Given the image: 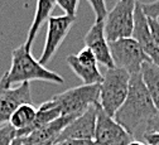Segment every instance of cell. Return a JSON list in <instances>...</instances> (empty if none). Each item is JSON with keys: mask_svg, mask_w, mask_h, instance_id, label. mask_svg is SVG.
I'll return each mask as SVG.
<instances>
[{"mask_svg": "<svg viewBox=\"0 0 159 145\" xmlns=\"http://www.w3.org/2000/svg\"><path fill=\"white\" fill-rule=\"evenodd\" d=\"M158 114L153 100L144 85L140 72L131 75L128 96L114 116V120L133 136L135 130Z\"/></svg>", "mask_w": 159, "mask_h": 145, "instance_id": "obj_1", "label": "cell"}, {"mask_svg": "<svg viewBox=\"0 0 159 145\" xmlns=\"http://www.w3.org/2000/svg\"><path fill=\"white\" fill-rule=\"evenodd\" d=\"M30 81H44L57 85L65 84L62 76L42 66L23 43L11 51L10 68L0 78V90H9L14 85H22L24 82L30 84Z\"/></svg>", "mask_w": 159, "mask_h": 145, "instance_id": "obj_2", "label": "cell"}, {"mask_svg": "<svg viewBox=\"0 0 159 145\" xmlns=\"http://www.w3.org/2000/svg\"><path fill=\"white\" fill-rule=\"evenodd\" d=\"M129 82L130 75L123 68H109L102 75V79L98 84V105L110 117H114L124 103L129 91Z\"/></svg>", "mask_w": 159, "mask_h": 145, "instance_id": "obj_3", "label": "cell"}, {"mask_svg": "<svg viewBox=\"0 0 159 145\" xmlns=\"http://www.w3.org/2000/svg\"><path fill=\"white\" fill-rule=\"evenodd\" d=\"M98 85H81L54 95L51 100L61 116H80L98 103Z\"/></svg>", "mask_w": 159, "mask_h": 145, "instance_id": "obj_4", "label": "cell"}, {"mask_svg": "<svg viewBox=\"0 0 159 145\" xmlns=\"http://www.w3.org/2000/svg\"><path fill=\"white\" fill-rule=\"evenodd\" d=\"M138 0H117L104 19V32L107 42L131 38L134 29V13Z\"/></svg>", "mask_w": 159, "mask_h": 145, "instance_id": "obj_5", "label": "cell"}, {"mask_svg": "<svg viewBox=\"0 0 159 145\" xmlns=\"http://www.w3.org/2000/svg\"><path fill=\"white\" fill-rule=\"evenodd\" d=\"M114 66L125 70L130 76L139 73L144 63L150 62L142 47L133 38H123L109 43Z\"/></svg>", "mask_w": 159, "mask_h": 145, "instance_id": "obj_6", "label": "cell"}, {"mask_svg": "<svg viewBox=\"0 0 159 145\" xmlns=\"http://www.w3.org/2000/svg\"><path fill=\"white\" fill-rule=\"evenodd\" d=\"M76 22V18L68 15H59V16H49L47 20V35L46 43L39 58V63L46 67V65L53 58L58 48L61 47L63 40L66 39L67 34L70 33L72 25Z\"/></svg>", "mask_w": 159, "mask_h": 145, "instance_id": "obj_7", "label": "cell"}, {"mask_svg": "<svg viewBox=\"0 0 159 145\" xmlns=\"http://www.w3.org/2000/svg\"><path fill=\"white\" fill-rule=\"evenodd\" d=\"M93 140L97 145H128L133 136L114 117L106 115L98 105Z\"/></svg>", "mask_w": 159, "mask_h": 145, "instance_id": "obj_8", "label": "cell"}, {"mask_svg": "<svg viewBox=\"0 0 159 145\" xmlns=\"http://www.w3.org/2000/svg\"><path fill=\"white\" fill-rule=\"evenodd\" d=\"M97 109H98V103L91 106L82 115H80L75 120H72L65 128V130L59 134L56 143H63L68 140H93Z\"/></svg>", "mask_w": 159, "mask_h": 145, "instance_id": "obj_9", "label": "cell"}, {"mask_svg": "<svg viewBox=\"0 0 159 145\" xmlns=\"http://www.w3.org/2000/svg\"><path fill=\"white\" fill-rule=\"evenodd\" d=\"M131 38L136 40L138 44L142 47V49L148 56L152 63L159 67V48L152 37L148 24V18L143 13L142 2H139V0L136 3L135 13H134V29L131 33Z\"/></svg>", "mask_w": 159, "mask_h": 145, "instance_id": "obj_10", "label": "cell"}, {"mask_svg": "<svg viewBox=\"0 0 159 145\" xmlns=\"http://www.w3.org/2000/svg\"><path fill=\"white\" fill-rule=\"evenodd\" d=\"M24 103H32L29 82L9 90H0V128L9 124L11 114Z\"/></svg>", "mask_w": 159, "mask_h": 145, "instance_id": "obj_11", "label": "cell"}, {"mask_svg": "<svg viewBox=\"0 0 159 145\" xmlns=\"http://www.w3.org/2000/svg\"><path fill=\"white\" fill-rule=\"evenodd\" d=\"M84 43L85 47L92 51L97 63L105 66L106 70L115 67L110 52V46L104 32V22H95L91 25V28L84 37Z\"/></svg>", "mask_w": 159, "mask_h": 145, "instance_id": "obj_12", "label": "cell"}, {"mask_svg": "<svg viewBox=\"0 0 159 145\" xmlns=\"http://www.w3.org/2000/svg\"><path fill=\"white\" fill-rule=\"evenodd\" d=\"M56 0H37V7H35V13L32 20V24L29 27L28 34H27V39L24 42V46L28 51L32 49L34 39L41 29V27L43 25V23L46 20H48V18L51 16V13L53 11L54 7H56Z\"/></svg>", "mask_w": 159, "mask_h": 145, "instance_id": "obj_13", "label": "cell"}, {"mask_svg": "<svg viewBox=\"0 0 159 145\" xmlns=\"http://www.w3.org/2000/svg\"><path fill=\"white\" fill-rule=\"evenodd\" d=\"M66 61L73 73L82 81V85H98L101 82L102 73L98 70V66H86L80 63L75 54H70Z\"/></svg>", "mask_w": 159, "mask_h": 145, "instance_id": "obj_14", "label": "cell"}, {"mask_svg": "<svg viewBox=\"0 0 159 145\" xmlns=\"http://www.w3.org/2000/svg\"><path fill=\"white\" fill-rule=\"evenodd\" d=\"M140 75L144 85L153 100V103L159 112V67L153 65L152 62H147L140 70Z\"/></svg>", "mask_w": 159, "mask_h": 145, "instance_id": "obj_15", "label": "cell"}, {"mask_svg": "<svg viewBox=\"0 0 159 145\" xmlns=\"http://www.w3.org/2000/svg\"><path fill=\"white\" fill-rule=\"evenodd\" d=\"M37 115V109L33 106V103H24L19 106L10 116L9 125H11L16 131L23 130L30 126Z\"/></svg>", "mask_w": 159, "mask_h": 145, "instance_id": "obj_16", "label": "cell"}, {"mask_svg": "<svg viewBox=\"0 0 159 145\" xmlns=\"http://www.w3.org/2000/svg\"><path fill=\"white\" fill-rule=\"evenodd\" d=\"M87 2L90 3L95 13V22H104V19L106 18L107 14L105 0H87Z\"/></svg>", "mask_w": 159, "mask_h": 145, "instance_id": "obj_17", "label": "cell"}, {"mask_svg": "<svg viewBox=\"0 0 159 145\" xmlns=\"http://www.w3.org/2000/svg\"><path fill=\"white\" fill-rule=\"evenodd\" d=\"M56 4L65 11V15L76 18L80 0H56Z\"/></svg>", "mask_w": 159, "mask_h": 145, "instance_id": "obj_18", "label": "cell"}, {"mask_svg": "<svg viewBox=\"0 0 159 145\" xmlns=\"http://www.w3.org/2000/svg\"><path fill=\"white\" fill-rule=\"evenodd\" d=\"M15 136L16 130L9 124L0 128V145H10Z\"/></svg>", "mask_w": 159, "mask_h": 145, "instance_id": "obj_19", "label": "cell"}, {"mask_svg": "<svg viewBox=\"0 0 159 145\" xmlns=\"http://www.w3.org/2000/svg\"><path fill=\"white\" fill-rule=\"evenodd\" d=\"M142 10L147 18L159 19V0H154L150 3H142Z\"/></svg>", "mask_w": 159, "mask_h": 145, "instance_id": "obj_20", "label": "cell"}, {"mask_svg": "<svg viewBox=\"0 0 159 145\" xmlns=\"http://www.w3.org/2000/svg\"><path fill=\"white\" fill-rule=\"evenodd\" d=\"M144 133H157L159 134V112L152 116L145 122V131Z\"/></svg>", "mask_w": 159, "mask_h": 145, "instance_id": "obj_21", "label": "cell"}, {"mask_svg": "<svg viewBox=\"0 0 159 145\" xmlns=\"http://www.w3.org/2000/svg\"><path fill=\"white\" fill-rule=\"evenodd\" d=\"M148 24H149V29H150L152 37H153V39H154L155 44H157L158 48H159V20L148 18Z\"/></svg>", "mask_w": 159, "mask_h": 145, "instance_id": "obj_22", "label": "cell"}, {"mask_svg": "<svg viewBox=\"0 0 159 145\" xmlns=\"http://www.w3.org/2000/svg\"><path fill=\"white\" fill-rule=\"evenodd\" d=\"M144 140H145L147 145H159V134L144 133Z\"/></svg>", "mask_w": 159, "mask_h": 145, "instance_id": "obj_23", "label": "cell"}, {"mask_svg": "<svg viewBox=\"0 0 159 145\" xmlns=\"http://www.w3.org/2000/svg\"><path fill=\"white\" fill-rule=\"evenodd\" d=\"M10 145H33V140L30 136H15Z\"/></svg>", "mask_w": 159, "mask_h": 145, "instance_id": "obj_24", "label": "cell"}, {"mask_svg": "<svg viewBox=\"0 0 159 145\" xmlns=\"http://www.w3.org/2000/svg\"><path fill=\"white\" fill-rule=\"evenodd\" d=\"M63 143H66L67 145H97L95 140H68Z\"/></svg>", "mask_w": 159, "mask_h": 145, "instance_id": "obj_25", "label": "cell"}, {"mask_svg": "<svg viewBox=\"0 0 159 145\" xmlns=\"http://www.w3.org/2000/svg\"><path fill=\"white\" fill-rule=\"evenodd\" d=\"M33 145H54V140H47V141H41V143H35Z\"/></svg>", "mask_w": 159, "mask_h": 145, "instance_id": "obj_26", "label": "cell"}, {"mask_svg": "<svg viewBox=\"0 0 159 145\" xmlns=\"http://www.w3.org/2000/svg\"><path fill=\"white\" fill-rule=\"evenodd\" d=\"M128 145H147L145 143H143V141H138V140H131Z\"/></svg>", "mask_w": 159, "mask_h": 145, "instance_id": "obj_27", "label": "cell"}, {"mask_svg": "<svg viewBox=\"0 0 159 145\" xmlns=\"http://www.w3.org/2000/svg\"><path fill=\"white\" fill-rule=\"evenodd\" d=\"M54 145H67L66 143H54Z\"/></svg>", "mask_w": 159, "mask_h": 145, "instance_id": "obj_28", "label": "cell"}, {"mask_svg": "<svg viewBox=\"0 0 159 145\" xmlns=\"http://www.w3.org/2000/svg\"><path fill=\"white\" fill-rule=\"evenodd\" d=\"M157 20H159V19H157Z\"/></svg>", "mask_w": 159, "mask_h": 145, "instance_id": "obj_29", "label": "cell"}]
</instances>
